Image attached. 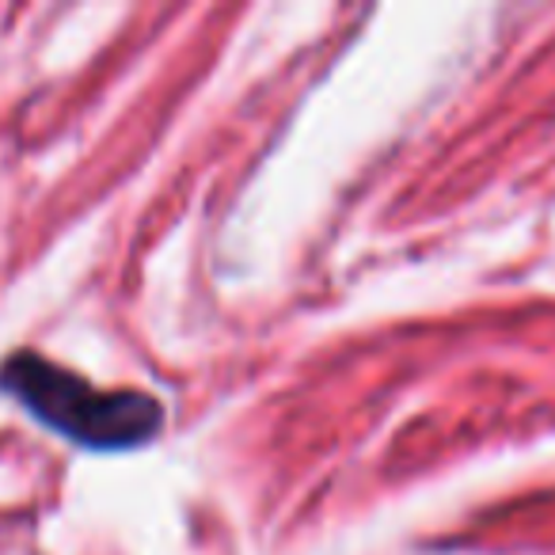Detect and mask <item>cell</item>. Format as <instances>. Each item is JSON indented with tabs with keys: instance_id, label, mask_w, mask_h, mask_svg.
I'll return each instance as SVG.
<instances>
[{
	"instance_id": "obj_1",
	"label": "cell",
	"mask_w": 555,
	"mask_h": 555,
	"mask_svg": "<svg viewBox=\"0 0 555 555\" xmlns=\"http://www.w3.org/2000/svg\"><path fill=\"white\" fill-rule=\"evenodd\" d=\"M0 388L16 396L39 423L65 434L69 441L100 453L133 449L156 438L164 408L145 392H100L85 377L47 362V358L12 354L0 370Z\"/></svg>"
}]
</instances>
